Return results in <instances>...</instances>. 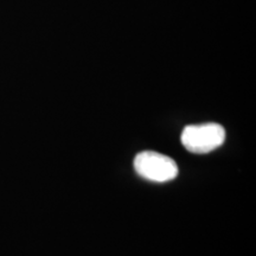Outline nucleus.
Returning a JSON list of instances; mask_svg holds the SVG:
<instances>
[{
	"instance_id": "nucleus-1",
	"label": "nucleus",
	"mask_w": 256,
	"mask_h": 256,
	"mask_svg": "<svg viewBox=\"0 0 256 256\" xmlns=\"http://www.w3.org/2000/svg\"><path fill=\"white\" fill-rule=\"evenodd\" d=\"M180 142L188 152L206 154L223 145L226 142V130L215 122L188 124L182 132Z\"/></svg>"
},
{
	"instance_id": "nucleus-2",
	"label": "nucleus",
	"mask_w": 256,
	"mask_h": 256,
	"mask_svg": "<svg viewBox=\"0 0 256 256\" xmlns=\"http://www.w3.org/2000/svg\"><path fill=\"white\" fill-rule=\"evenodd\" d=\"M134 170L140 177L154 183H166L178 176L177 162L170 156L154 151L138 153L133 162Z\"/></svg>"
}]
</instances>
